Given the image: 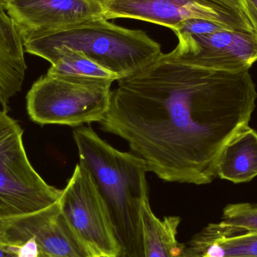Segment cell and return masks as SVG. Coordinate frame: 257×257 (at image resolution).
Wrapping results in <instances>:
<instances>
[{
  "label": "cell",
  "instance_id": "277c9868",
  "mask_svg": "<svg viewBox=\"0 0 257 257\" xmlns=\"http://www.w3.org/2000/svg\"><path fill=\"white\" fill-rule=\"evenodd\" d=\"M111 78L45 75L27 93L30 119L41 125L70 126L100 122L109 108Z\"/></svg>",
  "mask_w": 257,
  "mask_h": 257
},
{
  "label": "cell",
  "instance_id": "30bf717a",
  "mask_svg": "<svg viewBox=\"0 0 257 257\" xmlns=\"http://www.w3.org/2000/svg\"><path fill=\"white\" fill-rule=\"evenodd\" d=\"M102 5L106 20L130 18L172 30L187 20L203 19L235 30L223 15L199 0H105Z\"/></svg>",
  "mask_w": 257,
  "mask_h": 257
},
{
  "label": "cell",
  "instance_id": "52a82bcc",
  "mask_svg": "<svg viewBox=\"0 0 257 257\" xmlns=\"http://www.w3.org/2000/svg\"><path fill=\"white\" fill-rule=\"evenodd\" d=\"M178 45L167 57L204 69L243 72L257 61L254 35L225 31L206 35L177 34Z\"/></svg>",
  "mask_w": 257,
  "mask_h": 257
},
{
  "label": "cell",
  "instance_id": "603a6c76",
  "mask_svg": "<svg viewBox=\"0 0 257 257\" xmlns=\"http://www.w3.org/2000/svg\"><path fill=\"white\" fill-rule=\"evenodd\" d=\"M6 14L3 6H2V0H0V15H6Z\"/></svg>",
  "mask_w": 257,
  "mask_h": 257
},
{
  "label": "cell",
  "instance_id": "e0dca14e",
  "mask_svg": "<svg viewBox=\"0 0 257 257\" xmlns=\"http://www.w3.org/2000/svg\"><path fill=\"white\" fill-rule=\"evenodd\" d=\"M223 15L237 31L253 33L241 0H199Z\"/></svg>",
  "mask_w": 257,
  "mask_h": 257
},
{
  "label": "cell",
  "instance_id": "7402d4cb",
  "mask_svg": "<svg viewBox=\"0 0 257 257\" xmlns=\"http://www.w3.org/2000/svg\"><path fill=\"white\" fill-rule=\"evenodd\" d=\"M3 231H4V222L3 219L0 218V241L3 238Z\"/></svg>",
  "mask_w": 257,
  "mask_h": 257
},
{
  "label": "cell",
  "instance_id": "ac0fdd59",
  "mask_svg": "<svg viewBox=\"0 0 257 257\" xmlns=\"http://www.w3.org/2000/svg\"><path fill=\"white\" fill-rule=\"evenodd\" d=\"M0 43L18 58L25 60L24 42L13 21L7 15H0Z\"/></svg>",
  "mask_w": 257,
  "mask_h": 257
},
{
  "label": "cell",
  "instance_id": "ba28073f",
  "mask_svg": "<svg viewBox=\"0 0 257 257\" xmlns=\"http://www.w3.org/2000/svg\"><path fill=\"white\" fill-rule=\"evenodd\" d=\"M23 42L90 20L104 18L96 0H2Z\"/></svg>",
  "mask_w": 257,
  "mask_h": 257
},
{
  "label": "cell",
  "instance_id": "3957f363",
  "mask_svg": "<svg viewBox=\"0 0 257 257\" xmlns=\"http://www.w3.org/2000/svg\"><path fill=\"white\" fill-rule=\"evenodd\" d=\"M24 46L25 52L48 62L63 50L81 53L117 80L142 70L162 54L160 44L145 32L119 27L104 18L45 33L24 42Z\"/></svg>",
  "mask_w": 257,
  "mask_h": 257
},
{
  "label": "cell",
  "instance_id": "9a60e30c",
  "mask_svg": "<svg viewBox=\"0 0 257 257\" xmlns=\"http://www.w3.org/2000/svg\"><path fill=\"white\" fill-rule=\"evenodd\" d=\"M27 66L0 43V105L6 111L11 99L21 91Z\"/></svg>",
  "mask_w": 257,
  "mask_h": 257
},
{
  "label": "cell",
  "instance_id": "6da1fadb",
  "mask_svg": "<svg viewBox=\"0 0 257 257\" xmlns=\"http://www.w3.org/2000/svg\"><path fill=\"white\" fill-rule=\"evenodd\" d=\"M101 128L128 142L148 171L169 182L208 184L226 145L249 126L256 86L249 71L171 60L117 80Z\"/></svg>",
  "mask_w": 257,
  "mask_h": 257
},
{
  "label": "cell",
  "instance_id": "2e32d148",
  "mask_svg": "<svg viewBox=\"0 0 257 257\" xmlns=\"http://www.w3.org/2000/svg\"><path fill=\"white\" fill-rule=\"evenodd\" d=\"M220 224L234 233L257 232V204H231L223 209Z\"/></svg>",
  "mask_w": 257,
  "mask_h": 257
},
{
  "label": "cell",
  "instance_id": "7c38bea8",
  "mask_svg": "<svg viewBox=\"0 0 257 257\" xmlns=\"http://www.w3.org/2000/svg\"><path fill=\"white\" fill-rule=\"evenodd\" d=\"M217 177L235 184L257 176V133L250 126L238 133L223 148L217 166Z\"/></svg>",
  "mask_w": 257,
  "mask_h": 257
},
{
  "label": "cell",
  "instance_id": "5bb4252c",
  "mask_svg": "<svg viewBox=\"0 0 257 257\" xmlns=\"http://www.w3.org/2000/svg\"><path fill=\"white\" fill-rule=\"evenodd\" d=\"M51 66L47 75L51 76H79L85 78H117L84 54L71 50H63L54 54L49 60Z\"/></svg>",
  "mask_w": 257,
  "mask_h": 257
},
{
  "label": "cell",
  "instance_id": "8992f818",
  "mask_svg": "<svg viewBox=\"0 0 257 257\" xmlns=\"http://www.w3.org/2000/svg\"><path fill=\"white\" fill-rule=\"evenodd\" d=\"M60 205L93 257H124L106 205L80 163L62 192Z\"/></svg>",
  "mask_w": 257,
  "mask_h": 257
},
{
  "label": "cell",
  "instance_id": "7a4b0ae2",
  "mask_svg": "<svg viewBox=\"0 0 257 257\" xmlns=\"http://www.w3.org/2000/svg\"><path fill=\"white\" fill-rule=\"evenodd\" d=\"M73 136L79 163L106 205L124 257H144L141 209L148 198L146 163L113 148L90 126L76 128Z\"/></svg>",
  "mask_w": 257,
  "mask_h": 257
},
{
  "label": "cell",
  "instance_id": "d6986e66",
  "mask_svg": "<svg viewBox=\"0 0 257 257\" xmlns=\"http://www.w3.org/2000/svg\"><path fill=\"white\" fill-rule=\"evenodd\" d=\"M172 30L176 35H206L235 30L220 23L203 19H190L175 26Z\"/></svg>",
  "mask_w": 257,
  "mask_h": 257
},
{
  "label": "cell",
  "instance_id": "44dd1931",
  "mask_svg": "<svg viewBox=\"0 0 257 257\" xmlns=\"http://www.w3.org/2000/svg\"><path fill=\"white\" fill-rule=\"evenodd\" d=\"M0 257H19L17 249L10 244L0 241Z\"/></svg>",
  "mask_w": 257,
  "mask_h": 257
},
{
  "label": "cell",
  "instance_id": "cb8c5ba5",
  "mask_svg": "<svg viewBox=\"0 0 257 257\" xmlns=\"http://www.w3.org/2000/svg\"><path fill=\"white\" fill-rule=\"evenodd\" d=\"M96 1L100 2V3H102V2L105 1V0H96Z\"/></svg>",
  "mask_w": 257,
  "mask_h": 257
},
{
  "label": "cell",
  "instance_id": "ffe728a7",
  "mask_svg": "<svg viewBox=\"0 0 257 257\" xmlns=\"http://www.w3.org/2000/svg\"><path fill=\"white\" fill-rule=\"evenodd\" d=\"M241 3L251 24L257 42V0H241Z\"/></svg>",
  "mask_w": 257,
  "mask_h": 257
},
{
  "label": "cell",
  "instance_id": "4fadbf2b",
  "mask_svg": "<svg viewBox=\"0 0 257 257\" xmlns=\"http://www.w3.org/2000/svg\"><path fill=\"white\" fill-rule=\"evenodd\" d=\"M144 257H184V244L178 241L181 219L176 216L157 217L147 198L141 209Z\"/></svg>",
  "mask_w": 257,
  "mask_h": 257
},
{
  "label": "cell",
  "instance_id": "8fae6325",
  "mask_svg": "<svg viewBox=\"0 0 257 257\" xmlns=\"http://www.w3.org/2000/svg\"><path fill=\"white\" fill-rule=\"evenodd\" d=\"M184 257H257V232L228 235L211 223L184 244Z\"/></svg>",
  "mask_w": 257,
  "mask_h": 257
},
{
  "label": "cell",
  "instance_id": "5b68a950",
  "mask_svg": "<svg viewBox=\"0 0 257 257\" xmlns=\"http://www.w3.org/2000/svg\"><path fill=\"white\" fill-rule=\"evenodd\" d=\"M24 130L0 111V218L37 212L60 200L63 190L45 182L27 157Z\"/></svg>",
  "mask_w": 257,
  "mask_h": 257
},
{
  "label": "cell",
  "instance_id": "9c48e42d",
  "mask_svg": "<svg viewBox=\"0 0 257 257\" xmlns=\"http://www.w3.org/2000/svg\"><path fill=\"white\" fill-rule=\"evenodd\" d=\"M3 220V235L30 238L48 257H93L62 212L60 200L37 212Z\"/></svg>",
  "mask_w": 257,
  "mask_h": 257
}]
</instances>
